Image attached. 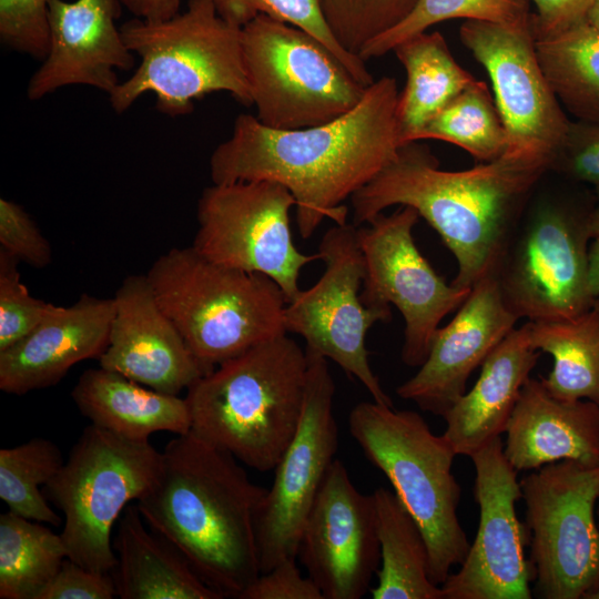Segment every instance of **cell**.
<instances>
[{
  "instance_id": "6da1fadb",
  "label": "cell",
  "mask_w": 599,
  "mask_h": 599,
  "mask_svg": "<svg viewBox=\"0 0 599 599\" xmlns=\"http://www.w3.org/2000/svg\"><path fill=\"white\" fill-rule=\"evenodd\" d=\"M394 78L374 81L349 112L324 124L296 130L265 126L256 116L235 118L227 140L210 158L212 183L267 180L295 199L301 237L325 219L345 224L344 204L372 181L405 145Z\"/></svg>"
},
{
  "instance_id": "7a4b0ae2",
  "label": "cell",
  "mask_w": 599,
  "mask_h": 599,
  "mask_svg": "<svg viewBox=\"0 0 599 599\" xmlns=\"http://www.w3.org/2000/svg\"><path fill=\"white\" fill-rule=\"evenodd\" d=\"M550 167L546 159L505 153L468 170L446 171L410 142L353 194L352 224H367L393 205L413 207L455 256L458 270L451 283L471 288L497 273L524 201Z\"/></svg>"
},
{
  "instance_id": "3957f363",
  "label": "cell",
  "mask_w": 599,
  "mask_h": 599,
  "mask_svg": "<svg viewBox=\"0 0 599 599\" xmlns=\"http://www.w3.org/2000/svg\"><path fill=\"white\" fill-rule=\"evenodd\" d=\"M266 493L233 455L190 430L165 446L135 505L209 587L238 599L261 573L255 522Z\"/></svg>"
},
{
  "instance_id": "277c9868",
  "label": "cell",
  "mask_w": 599,
  "mask_h": 599,
  "mask_svg": "<svg viewBox=\"0 0 599 599\" xmlns=\"http://www.w3.org/2000/svg\"><path fill=\"white\" fill-rule=\"evenodd\" d=\"M307 366L287 334L219 364L187 388L191 432L260 473L273 470L301 420Z\"/></svg>"
},
{
  "instance_id": "5b68a950",
  "label": "cell",
  "mask_w": 599,
  "mask_h": 599,
  "mask_svg": "<svg viewBox=\"0 0 599 599\" xmlns=\"http://www.w3.org/2000/svg\"><path fill=\"white\" fill-rule=\"evenodd\" d=\"M145 275L161 308L210 372L287 334L285 296L264 274L216 264L191 245L162 254Z\"/></svg>"
},
{
  "instance_id": "8992f818",
  "label": "cell",
  "mask_w": 599,
  "mask_h": 599,
  "mask_svg": "<svg viewBox=\"0 0 599 599\" xmlns=\"http://www.w3.org/2000/svg\"><path fill=\"white\" fill-rule=\"evenodd\" d=\"M120 29L140 64L109 94L116 113L145 93H153L156 110L170 116L191 113L194 100L219 91L253 105L242 28L223 20L210 0H189L186 10L170 19L135 18Z\"/></svg>"
},
{
  "instance_id": "52a82bcc",
  "label": "cell",
  "mask_w": 599,
  "mask_h": 599,
  "mask_svg": "<svg viewBox=\"0 0 599 599\" xmlns=\"http://www.w3.org/2000/svg\"><path fill=\"white\" fill-rule=\"evenodd\" d=\"M348 429L418 524L428 548L429 577L441 586L470 547L457 516L461 498L453 474L457 455L418 413L374 400L353 407Z\"/></svg>"
},
{
  "instance_id": "ba28073f",
  "label": "cell",
  "mask_w": 599,
  "mask_h": 599,
  "mask_svg": "<svg viewBox=\"0 0 599 599\" xmlns=\"http://www.w3.org/2000/svg\"><path fill=\"white\" fill-rule=\"evenodd\" d=\"M161 464L162 453L149 439H130L93 424L82 432L44 486L64 516L60 535L69 559L111 573L116 565L112 528L129 504L152 486Z\"/></svg>"
},
{
  "instance_id": "9c48e42d",
  "label": "cell",
  "mask_w": 599,
  "mask_h": 599,
  "mask_svg": "<svg viewBox=\"0 0 599 599\" xmlns=\"http://www.w3.org/2000/svg\"><path fill=\"white\" fill-rule=\"evenodd\" d=\"M243 61L256 118L296 130L354 109L366 88L314 35L260 14L242 28Z\"/></svg>"
},
{
  "instance_id": "30bf717a",
  "label": "cell",
  "mask_w": 599,
  "mask_h": 599,
  "mask_svg": "<svg viewBox=\"0 0 599 599\" xmlns=\"http://www.w3.org/2000/svg\"><path fill=\"white\" fill-rule=\"evenodd\" d=\"M534 567L532 597L591 599L599 590V465L560 460L521 480Z\"/></svg>"
},
{
  "instance_id": "8fae6325",
  "label": "cell",
  "mask_w": 599,
  "mask_h": 599,
  "mask_svg": "<svg viewBox=\"0 0 599 599\" xmlns=\"http://www.w3.org/2000/svg\"><path fill=\"white\" fill-rule=\"evenodd\" d=\"M293 206V194L277 182L212 183L197 201L192 246L216 264L266 275L288 304L301 292L302 268L319 261L317 253L304 254L294 244Z\"/></svg>"
},
{
  "instance_id": "7c38bea8",
  "label": "cell",
  "mask_w": 599,
  "mask_h": 599,
  "mask_svg": "<svg viewBox=\"0 0 599 599\" xmlns=\"http://www.w3.org/2000/svg\"><path fill=\"white\" fill-rule=\"evenodd\" d=\"M317 254L324 263L323 274L286 304L285 329L300 335L306 349L335 362L359 380L374 402L393 406L369 365L365 345L369 328L390 321L392 309L362 302L365 261L357 226L334 224L323 235Z\"/></svg>"
},
{
  "instance_id": "4fadbf2b",
  "label": "cell",
  "mask_w": 599,
  "mask_h": 599,
  "mask_svg": "<svg viewBox=\"0 0 599 599\" xmlns=\"http://www.w3.org/2000/svg\"><path fill=\"white\" fill-rule=\"evenodd\" d=\"M419 214L400 206L357 226L365 261L361 291L366 306L394 305L404 319L402 361L419 367L426 359L440 322L467 298L471 288L448 284L418 250L413 230Z\"/></svg>"
},
{
  "instance_id": "5bb4252c",
  "label": "cell",
  "mask_w": 599,
  "mask_h": 599,
  "mask_svg": "<svg viewBox=\"0 0 599 599\" xmlns=\"http://www.w3.org/2000/svg\"><path fill=\"white\" fill-rule=\"evenodd\" d=\"M303 412L294 437L274 467V481L255 522L260 571L297 558L302 530L338 446L335 383L327 359L306 349Z\"/></svg>"
},
{
  "instance_id": "9a60e30c",
  "label": "cell",
  "mask_w": 599,
  "mask_h": 599,
  "mask_svg": "<svg viewBox=\"0 0 599 599\" xmlns=\"http://www.w3.org/2000/svg\"><path fill=\"white\" fill-rule=\"evenodd\" d=\"M588 214L544 204L512 236L496 275L518 319H567L593 306L587 282Z\"/></svg>"
},
{
  "instance_id": "2e32d148",
  "label": "cell",
  "mask_w": 599,
  "mask_h": 599,
  "mask_svg": "<svg viewBox=\"0 0 599 599\" xmlns=\"http://www.w3.org/2000/svg\"><path fill=\"white\" fill-rule=\"evenodd\" d=\"M459 37L489 75L507 135L506 153L546 159L554 167L571 122L540 65L531 22L514 27L466 20Z\"/></svg>"
},
{
  "instance_id": "e0dca14e",
  "label": "cell",
  "mask_w": 599,
  "mask_h": 599,
  "mask_svg": "<svg viewBox=\"0 0 599 599\" xmlns=\"http://www.w3.org/2000/svg\"><path fill=\"white\" fill-rule=\"evenodd\" d=\"M479 525L458 571L440 586L444 599H531L535 571L526 557L529 530L517 516L518 471L504 454L500 437L470 456Z\"/></svg>"
},
{
  "instance_id": "ac0fdd59",
  "label": "cell",
  "mask_w": 599,
  "mask_h": 599,
  "mask_svg": "<svg viewBox=\"0 0 599 599\" xmlns=\"http://www.w3.org/2000/svg\"><path fill=\"white\" fill-rule=\"evenodd\" d=\"M324 599H361L380 565L374 495L356 489L339 459L329 466L304 524L297 558Z\"/></svg>"
},
{
  "instance_id": "d6986e66",
  "label": "cell",
  "mask_w": 599,
  "mask_h": 599,
  "mask_svg": "<svg viewBox=\"0 0 599 599\" xmlns=\"http://www.w3.org/2000/svg\"><path fill=\"white\" fill-rule=\"evenodd\" d=\"M496 273L479 280L451 321L436 331L418 372L396 388L422 410L443 417L466 393L473 372L516 328Z\"/></svg>"
},
{
  "instance_id": "ffe728a7",
  "label": "cell",
  "mask_w": 599,
  "mask_h": 599,
  "mask_svg": "<svg viewBox=\"0 0 599 599\" xmlns=\"http://www.w3.org/2000/svg\"><path fill=\"white\" fill-rule=\"evenodd\" d=\"M121 0H49V51L31 75V101L69 85H88L110 94L119 84L116 70L134 67L115 20Z\"/></svg>"
},
{
  "instance_id": "44dd1931",
  "label": "cell",
  "mask_w": 599,
  "mask_h": 599,
  "mask_svg": "<svg viewBox=\"0 0 599 599\" xmlns=\"http://www.w3.org/2000/svg\"><path fill=\"white\" fill-rule=\"evenodd\" d=\"M99 366L161 393L177 395L207 374L158 303L146 275L123 280Z\"/></svg>"
},
{
  "instance_id": "7402d4cb",
  "label": "cell",
  "mask_w": 599,
  "mask_h": 599,
  "mask_svg": "<svg viewBox=\"0 0 599 599\" xmlns=\"http://www.w3.org/2000/svg\"><path fill=\"white\" fill-rule=\"evenodd\" d=\"M114 300L82 294L70 306L51 304L26 337L0 351V389L23 395L58 384L75 364L108 346Z\"/></svg>"
},
{
  "instance_id": "603a6c76",
  "label": "cell",
  "mask_w": 599,
  "mask_h": 599,
  "mask_svg": "<svg viewBox=\"0 0 599 599\" xmlns=\"http://www.w3.org/2000/svg\"><path fill=\"white\" fill-rule=\"evenodd\" d=\"M504 454L519 473L569 459L599 465V406L552 396L529 378L509 419Z\"/></svg>"
},
{
  "instance_id": "cb8c5ba5",
  "label": "cell",
  "mask_w": 599,
  "mask_h": 599,
  "mask_svg": "<svg viewBox=\"0 0 599 599\" xmlns=\"http://www.w3.org/2000/svg\"><path fill=\"white\" fill-rule=\"evenodd\" d=\"M539 356L540 352L530 344L527 322L512 329L491 352L473 388L443 416V436L456 455L470 457L506 432Z\"/></svg>"
},
{
  "instance_id": "d4e9b609",
  "label": "cell",
  "mask_w": 599,
  "mask_h": 599,
  "mask_svg": "<svg viewBox=\"0 0 599 599\" xmlns=\"http://www.w3.org/2000/svg\"><path fill=\"white\" fill-rule=\"evenodd\" d=\"M71 396L91 424L130 439L146 440L156 432L183 435L191 430L185 398L100 366L81 374Z\"/></svg>"
},
{
  "instance_id": "484cf974",
  "label": "cell",
  "mask_w": 599,
  "mask_h": 599,
  "mask_svg": "<svg viewBox=\"0 0 599 599\" xmlns=\"http://www.w3.org/2000/svg\"><path fill=\"white\" fill-rule=\"evenodd\" d=\"M136 505L122 512L111 571L121 599H222L167 540L149 531Z\"/></svg>"
},
{
  "instance_id": "4316f807",
  "label": "cell",
  "mask_w": 599,
  "mask_h": 599,
  "mask_svg": "<svg viewBox=\"0 0 599 599\" xmlns=\"http://www.w3.org/2000/svg\"><path fill=\"white\" fill-rule=\"evenodd\" d=\"M407 81L399 93L397 115L404 144L458 94L477 80L454 59L439 32L416 34L393 50Z\"/></svg>"
},
{
  "instance_id": "83f0119b",
  "label": "cell",
  "mask_w": 599,
  "mask_h": 599,
  "mask_svg": "<svg viewBox=\"0 0 599 599\" xmlns=\"http://www.w3.org/2000/svg\"><path fill=\"white\" fill-rule=\"evenodd\" d=\"M380 546L377 585L373 599H444L429 577L426 540L413 516L395 493L378 487L373 493Z\"/></svg>"
},
{
  "instance_id": "f1b7e54d",
  "label": "cell",
  "mask_w": 599,
  "mask_h": 599,
  "mask_svg": "<svg viewBox=\"0 0 599 599\" xmlns=\"http://www.w3.org/2000/svg\"><path fill=\"white\" fill-rule=\"evenodd\" d=\"M531 346L554 358L547 390L566 400L586 399L599 406V308L567 319L527 321Z\"/></svg>"
},
{
  "instance_id": "f546056e",
  "label": "cell",
  "mask_w": 599,
  "mask_h": 599,
  "mask_svg": "<svg viewBox=\"0 0 599 599\" xmlns=\"http://www.w3.org/2000/svg\"><path fill=\"white\" fill-rule=\"evenodd\" d=\"M535 43L560 104L580 121L599 123V29L585 19Z\"/></svg>"
},
{
  "instance_id": "4dcf8cb0",
  "label": "cell",
  "mask_w": 599,
  "mask_h": 599,
  "mask_svg": "<svg viewBox=\"0 0 599 599\" xmlns=\"http://www.w3.org/2000/svg\"><path fill=\"white\" fill-rule=\"evenodd\" d=\"M67 558L60 534L9 510L1 514V599H39Z\"/></svg>"
},
{
  "instance_id": "1f68e13d",
  "label": "cell",
  "mask_w": 599,
  "mask_h": 599,
  "mask_svg": "<svg viewBox=\"0 0 599 599\" xmlns=\"http://www.w3.org/2000/svg\"><path fill=\"white\" fill-rule=\"evenodd\" d=\"M426 139L455 144L479 162L496 160L508 149L496 104L487 84L478 80L439 111L414 142Z\"/></svg>"
},
{
  "instance_id": "d6a6232c",
  "label": "cell",
  "mask_w": 599,
  "mask_h": 599,
  "mask_svg": "<svg viewBox=\"0 0 599 599\" xmlns=\"http://www.w3.org/2000/svg\"><path fill=\"white\" fill-rule=\"evenodd\" d=\"M63 463L60 448L47 438L35 437L14 447L1 448L0 498L9 511L42 524H62L40 486H45Z\"/></svg>"
},
{
  "instance_id": "836d02e7",
  "label": "cell",
  "mask_w": 599,
  "mask_h": 599,
  "mask_svg": "<svg viewBox=\"0 0 599 599\" xmlns=\"http://www.w3.org/2000/svg\"><path fill=\"white\" fill-rule=\"evenodd\" d=\"M455 18L514 27L531 22L529 0H418L400 22L370 40L358 55L364 61L383 57L400 42Z\"/></svg>"
},
{
  "instance_id": "e575fe53",
  "label": "cell",
  "mask_w": 599,
  "mask_h": 599,
  "mask_svg": "<svg viewBox=\"0 0 599 599\" xmlns=\"http://www.w3.org/2000/svg\"><path fill=\"white\" fill-rule=\"evenodd\" d=\"M217 14L243 28L260 14L300 28L318 39L364 87L375 80L358 55L346 51L333 35L322 0H210Z\"/></svg>"
},
{
  "instance_id": "d590c367",
  "label": "cell",
  "mask_w": 599,
  "mask_h": 599,
  "mask_svg": "<svg viewBox=\"0 0 599 599\" xmlns=\"http://www.w3.org/2000/svg\"><path fill=\"white\" fill-rule=\"evenodd\" d=\"M417 1L322 0V7L335 39L346 51L358 55L370 40L400 22Z\"/></svg>"
},
{
  "instance_id": "8d00e7d4",
  "label": "cell",
  "mask_w": 599,
  "mask_h": 599,
  "mask_svg": "<svg viewBox=\"0 0 599 599\" xmlns=\"http://www.w3.org/2000/svg\"><path fill=\"white\" fill-rule=\"evenodd\" d=\"M19 262L0 248V351L32 332L51 305L30 294L21 282Z\"/></svg>"
},
{
  "instance_id": "74e56055",
  "label": "cell",
  "mask_w": 599,
  "mask_h": 599,
  "mask_svg": "<svg viewBox=\"0 0 599 599\" xmlns=\"http://www.w3.org/2000/svg\"><path fill=\"white\" fill-rule=\"evenodd\" d=\"M49 0H0V41L43 61L49 51Z\"/></svg>"
},
{
  "instance_id": "f35d334b",
  "label": "cell",
  "mask_w": 599,
  "mask_h": 599,
  "mask_svg": "<svg viewBox=\"0 0 599 599\" xmlns=\"http://www.w3.org/2000/svg\"><path fill=\"white\" fill-rule=\"evenodd\" d=\"M0 248L35 268L52 261L50 243L18 203L0 199Z\"/></svg>"
},
{
  "instance_id": "ab89813d",
  "label": "cell",
  "mask_w": 599,
  "mask_h": 599,
  "mask_svg": "<svg viewBox=\"0 0 599 599\" xmlns=\"http://www.w3.org/2000/svg\"><path fill=\"white\" fill-rule=\"evenodd\" d=\"M115 596L111 573L84 568L67 558L39 599H112Z\"/></svg>"
},
{
  "instance_id": "60d3db41",
  "label": "cell",
  "mask_w": 599,
  "mask_h": 599,
  "mask_svg": "<svg viewBox=\"0 0 599 599\" xmlns=\"http://www.w3.org/2000/svg\"><path fill=\"white\" fill-rule=\"evenodd\" d=\"M238 599H324L309 578L302 576L296 558H288L258 577L240 595Z\"/></svg>"
},
{
  "instance_id": "b9f144b4",
  "label": "cell",
  "mask_w": 599,
  "mask_h": 599,
  "mask_svg": "<svg viewBox=\"0 0 599 599\" xmlns=\"http://www.w3.org/2000/svg\"><path fill=\"white\" fill-rule=\"evenodd\" d=\"M558 166L573 180L599 184V123H571Z\"/></svg>"
},
{
  "instance_id": "7bdbcfd3",
  "label": "cell",
  "mask_w": 599,
  "mask_h": 599,
  "mask_svg": "<svg viewBox=\"0 0 599 599\" xmlns=\"http://www.w3.org/2000/svg\"><path fill=\"white\" fill-rule=\"evenodd\" d=\"M536 13H531L535 39L558 33L586 19L595 0H531Z\"/></svg>"
},
{
  "instance_id": "ee69618b",
  "label": "cell",
  "mask_w": 599,
  "mask_h": 599,
  "mask_svg": "<svg viewBox=\"0 0 599 599\" xmlns=\"http://www.w3.org/2000/svg\"><path fill=\"white\" fill-rule=\"evenodd\" d=\"M121 3L136 18L161 21L179 13L181 0H121Z\"/></svg>"
},
{
  "instance_id": "f6af8a7d",
  "label": "cell",
  "mask_w": 599,
  "mask_h": 599,
  "mask_svg": "<svg viewBox=\"0 0 599 599\" xmlns=\"http://www.w3.org/2000/svg\"><path fill=\"white\" fill-rule=\"evenodd\" d=\"M587 282L591 298L599 301V236L591 238L589 244Z\"/></svg>"
},
{
  "instance_id": "bcb514c9",
  "label": "cell",
  "mask_w": 599,
  "mask_h": 599,
  "mask_svg": "<svg viewBox=\"0 0 599 599\" xmlns=\"http://www.w3.org/2000/svg\"><path fill=\"white\" fill-rule=\"evenodd\" d=\"M587 229L590 238L599 236V205L589 212L587 217Z\"/></svg>"
},
{
  "instance_id": "7dc6e473",
  "label": "cell",
  "mask_w": 599,
  "mask_h": 599,
  "mask_svg": "<svg viewBox=\"0 0 599 599\" xmlns=\"http://www.w3.org/2000/svg\"><path fill=\"white\" fill-rule=\"evenodd\" d=\"M586 19L595 26L597 29H599V0H595L591 4Z\"/></svg>"
},
{
  "instance_id": "c3c4849f",
  "label": "cell",
  "mask_w": 599,
  "mask_h": 599,
  "mask_svg": "<svg viewBox=\"0 0 599 599\" xmlns=\"http://www.w3.org/2000/svg\"><path fill=\"white\" fill-rule=\"evenodd\" d=\"M597 515H598V519H599V506H598V509H597ZM591 599H599V590L591 597Z\"/></svg>"
},
{
  "instance_id": "681fc988",
  "label": "cell",
  "mask_w": 599,
  "mask_h": 599,
  "mask_svg": "<svg viewBox=\"0 0 599 599\" xmlns=\"http://www.w3.org/2000/svg\"><path fill=\"white\" fill-rule=\"evenodd\" d=\"M596 195L599 201V184L595 186Z\"/></svg>"
},
{
  "instance_id": "f907efd6",
  "label": "cell",
  "mask_w": 599,
  "mask_h": 599,
  "mask_svg": "<svg viewBox=\"0 0 599 599\" xmlns=\"http://www.w3.org/2000/svg\"><path fill=\"white\" fill-rule=\"evenodd\" d=\"M593 304L599 308V301H595Z\"/></svg>"
}]
</instances>
